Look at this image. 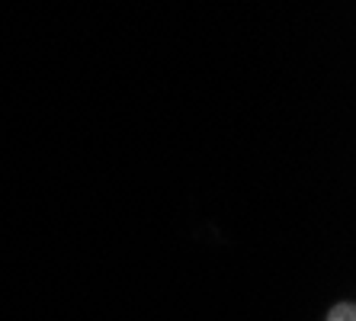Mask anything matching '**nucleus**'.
<instances>
[{
	"label": "nucleus",
	"mask_w": 356,
	"mask_h": 321,
	"mask_svg": "<svg viewBox=\"0 0 356 321\" xmlns=\"http://www.w3.org/2000/svg\"><path fill=\"white\" fill-rule=\"evenodd\" d=\"M327 321H356V308L350 302H340V305H334L331 308Z\"/></svg>",
	"instance_id": "nucleus-1"
}]
</instances>
